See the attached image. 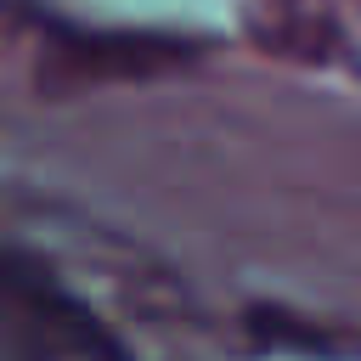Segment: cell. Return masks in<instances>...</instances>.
<instances>
[{
	"label": "cell",
	"mask_w": 361,
	"mask_h": 361,
	"mask_svg": "<svg viewBox=\"0 0 361 361\" xmlns=\"http://www.w3.org/2000/svg\"><path fill=\"white\" fill-rule=\"evenodd\" d=\"M243 322H248L254 344H282V350H305V355H333L338 350L333 333H322V327H310V322H299V316H288L276 305H254Z\"/></svg>",
	"instance_id": "cell-1"
}]
</instances>
